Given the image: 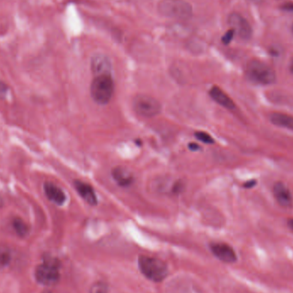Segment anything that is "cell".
Wrapping results in <instances>:
<instances>
[{"label":"cell","mask_w":293,"mask_h":293,"mask_svg":"<svg viewBox=\"0 0 293 293\" xmlns=\"http://www.w3.org/2000/svg\"><path fill=\"white\" fill-rule=\"evenodd\" d=\"M158 10L164 17L178 20L189 19L193 13L191 6L184 0H162Z\"/></svg>","instance_id":"5b68a950"},{"label":"cell","mask_w":293,"mask_h":293,"mask_svg":"<svg viewBox=\"0 0 293 293\" xmlns=\"http://www.w3.org/2000/svg\"><path fill=\"white\" fill-rule=\"evenodd\" d=\"M291 30H292V33H293V24H292V27H291Z\"/></svg>","instance_id":"f1b7e54d"},{"label":"cell","mask_w":293,"mask_h":293,"mask_svg":"<svg viewBox=\"0 0 293 293\" xmlns=\"http://www.w3.org/2000/svg\"><path fill=\"white\" fill-rule=\"evenodd\" d=\"M42 293H52V292H51V291H48V290H47V291H44V292Z\"/></svg>","instance_id":"83f0119b"},{"label":"cell","mask_w":293,"mask_h":293,"mask_svg":"<svg viewBox=\"0 0 293 293\" xmlns=\"http://www.w3.org/2000/svg\"><path fill=\"white\" fill-rule=\"evenodd\" d=\"M188 147L192 151H197L198 149H200V146L197 144V143H194V142H190Z\"/></svg>","instance_id":"7402d4cb"},{"label":"cell","mask_w":293,"mask_h":293,"mask_svg":"<svg viewBox=\"0 0 293 293\" xmlns=\"http://www.w3.org/2000/svg\"><path fill=\"white\" fill-rule=\"evenodd\" d=\"M288 226L290 227V230L293 232V219H290L288 221Z\"/></svg>","instance_id":"d4e9b609"},{"label":"cell","mask_w":293,"mask_h":293,"mask_svg":"<svg viewBox=\"0 0 293 293\" xmlns=\"http://www.w3.org/2000/svg\"><path fill=\"white\" fill-rule=\"evenodd\" d=\"M138 264L142 274L152 281H162L168 274L167 266L160 259L148 255H141Z\"/></svg>","instance_id":"7a4b0ae2"},{"label":"cell","mask_w":293,"mask_h":293,"mask_svg":"<svg viewBox=\"0 0 293 293\" xmlns=\"http://www.w3.org/2000/svg\"><path fill=\"white\" fill-rule=\"evenodd\" d=\"M209 95L216 103L221 105V107L227 108L228 110L235 109L236 105L227 93L221 89V87L214 86L209 90Z\"/></svg>","instance_id":"5bb4252c"},{"label":"cell","mask_w":293,"mask_h":293,"mask_svg":"<svg viewBox=\"0 0 293 293\" xmlns=\"http://www.w3.org/2000/svg\"><path fill=\"white\" fill-rule=\"evenodd\" d=\"M12 256V252L7 247L0 246V269H3L10 264Z\"/></svg>","instance_id":"e0dca14e"},{"label":"cell","mask_w":293,"mask_h":293,"mask_svg":"<svg viewBox=\"0 0 293 293\" xmlns=\"http://www.w3.org/2000/svg\"><path fill=\"white\" fill-rule=\"evenodd\" d=\"M7 88L8 87L6 86V83L0 80V96L4 95L7 93Z\"/></svg>","instance_id":"44dd1931"},{"label":"cell","mask_w":293,"mask_h":293,"mask_svg":"<svg viewBox=\"0 0 293 293\" xmlns=\"http://www.w3.org/2000/svg\"><path fill=\"white\" fill-rule=\"evenodd\" d=\"M290 71L291 74L293 75V58H291V60H290Z\"/></svg>","instance_id":"484cf974"},{"label":"cell","mask_w":293,"mask_h":293,"mask_svg":"<svg viewBox=\"0 0 293 293\" xmlns=\"http://www.w3.org/2000/svg\"><path fill=\"white\" fill-rule=\"evenodd\" d=\"M44 192L48 200L56 205L61 206L66 202V194L64 190L52 182H46L43 186Z\"/></svg>","instance_id":"30bf717a"},{"label":"cell","mask_w":293,"mask_h":293,"mask_svg":"<svg viewBox=\"0 0 293 293\" xmlns=\"http://www.w3.org/2000/svg\"><path fill=\"white\" fill-rule=\"evenodd\" d=\"M91 70L95 76L101 75H111L112 64L110 59L103 54H97L92 58Z\"/></svg>","instance_id":"8fae6325"},{"label":"cell","mask_w":293,"mask_h":293,"mask_svg":"<svg viewBox=\"0 0 293 293\" xmlns=\"http://www.w3.org/2000/svg\"><path fill=\"white\" fill-rule=\"evenodd\" d=\"M210 249L213 254L221 261L227 263H233L237 261L235 251L229 244L225 243H214L210 245Z\"/></svg>","instance_id":"ba28073f"},{"label":"cell","mask_w":293,"mask_h":293,"mask_svg":"<svg viewBox=\"0 0 293 293\" xmlns=\"http://www.w3.org/2000/svg\"><path fill=\"white\" fill-rule=\"evenodd\" d=\"M12 227L19 237H25L29 233V227L20 218H15L12 221Z\"/></svg>","instance_id":"2e32d148"},{"label":"cell","mask_w":293,"mask_h":293,"mask_svg":"<svg viewBox=\"0 0 293 293\" xmlns=\"http://www.w3.org/2000/svg\"><path fill=\"white\" fill-rule=\"evenodd\" d=\"M270 121L278 127L285 128L293 131V117L281 113L270 114Z\"/></svg>","instance_id":"9a60e30c"},{"label":"cell","mask_w":293,"mask_h":293,"mask_svg":"<svg viewBox=\"0 0 293 293\" xmlns=\"http://www.w3.org/2000/svg\"><path fill=\"white\" fill-rule=\"evenodd\" d=\"M284 8L285 10H288V11H291V12H293V5L288 4V5H285V6H284Z\"/></svg>","instance_id":"603a6c76"},{"label":"cell","mask_w":293,"mask_h":293,"mask_svg":"<svg viewBox=\"0 0 293 293\" xmlns=\"http://www.w3.org/2000/svg\"><path fill=\"white\" fill-rule=\"evenodd\" d=\"M74 186H75L76 191L78 192V194H80V197L87 204H89L91 206L97 205L98 199H97L95 192H94V189H93L92 186L89 185L88 183L80 181V180H76L74 182Z\"/></svg>","instance_id":"7c38bea8"},{"label":"cell","mask_w":293,"mask_h":293,"mask_svg":"<svg viewBox=\"0 0 293 293\" xmlns=\"http://www.w3.org/2000/svg\"><path fill=\"white\" fill-rule=\"evenodd\" d=\"M255 181H254V182H253V181H250V182H249V183H247L246 184H245V187H247V188H251V187L255 184Z\"/></svg>","instance_id":"cb8c5ba5"},{"label":"cell","mask_w":293,"mask_h":293,"mask_svg":"<svg viewBox=\"0 0 293 293\" xmlns=\"http://www.w3.org/2000/svg\"><path fill=\"white\" fill-rule=\"evenodd\" d=\"M194 137L198 141L204 142V143H207V144H212L215 142L214 138L209 134L204 132V131H197L194 133Z\"/></svg>","instance_id":"ac0fdd59"},{"label":"cell","mask_w":293,"mask_h":293,"mask_svg":"<svg viewBox=\"0 0 293 293\" xmlns=\"http://www.w3.org/2000/svg\"><path fill=\"white\" fill-rule=\"evenodd\" d=\"M246 76L250 81L261 85L273 84L276 81L275 71L264 62L250 60L246 66Z\"/></svg>","instance_id":"3957f363"},{"label":"cell","mask_w":293,"mask_h":293,"mask_svg":"<svg viewBox=\"0 0 293 293\" xmlns=\"http://www.w3.org/2000/svg\"><path fill=\"white\" fill-rule=\"evenodd\" d=\"M133 109L142 118H154L160 114L161 104L158 100L148 94H138L133 100Z\"/></svg>","instance_id":"8992f818"},{"label":"cell","mask_w":293,"mask_h":293,"mask_svg":"<svg viewBox=\"0 0 293 293\" xmlns=\"http://www.w3.org/2000/svg\"><path fill=\"white\" fill-rule=\"evenodd\" d=\"M228 24L234 30L235 34L243 39L250 40L252 36V29L249 22L238 13H232L228 18Z\"/></svg>","instance_id":"52a82bcc"},{"label":"cell","mask_w":293,"mask_h":293,"mask_svg":"<svg viewBox=\"0 0 293 293\" xmlns=\"http://www.w3.org/2000/svg\"><path fill=\"white\" fill-rule=\"evenodd\" d=\"M251 1H253V2H255V3H260V2H261L262 0H251Z\"/></svg>","instance_id":"4316f807"},{"label":"cell","mask_w":293,"mask_h":293,"mask_svg":"<svg viewBox=\"0 0 293 293\" xmlns=\"http://www.w3.org/2000/svg\"><path fill=\"white\" fill-rule=\"evenodd\" d=\"M234 35H235V32L233 29H229L225 35H224L223 37H222V42H223L225 45H227L229 44L231 41H232V39L234 37Z\"/></svg>","instance_id":"ffe728a7"},{"label":"cell","mask_w":293,"mask_h":293,"mask_svg":"<svg viewBox=\"0 0 293 293\" xmlns=\"http://www.w3.org/2000/svg\"><path fill=\"white\" fill-rule=\"evenodd\" d=\"M90 293H108V287L104 282H95L90 288Z\"/></svg>","instance_id":"d6986e66"},{"label":"cell","mask_w":293,"mask_h":293,"mask_svg":"<svg viewBox=\"0 0 293 293\" xmlns=\"http://www.w3.org/2000/svg\"><path fill=\"white\" fill-rule=\"evenodd\" d=\"M273 196L279 205L284 209L291 208L293 205L292 194L287 186L282 182H277L273 185Z\"/></svg>","instance_id":"9c48e42d"},{"label":"cell","mask_w":293,"mask_h":293,"mask_svg":"<svg viewBox=\"0 0 293 293\" xmlns=\"http://www.w3.org/2000/svg\"><path fill=\"white\" fill-rule=\"evenodd\" d=\"M112 177L121 187H129L133 183L135 177L132 171L125 166H116L112 171Z\"/></svg>","instance_id":"4fadbf2b"},{"label":"cell","mask_w":293,"mask_h":293,"mask_svg":"<svg viewBox=\"0 0 293 293\" xmlns=\"http://www.w3.org/2000/svg\"><path fill=\"white\" fill-rule=\"evenodd\" d=\"M115 85L112 75H101L93 78L90 93L93 101L100 105H107L114 97Z\"/></svg>","instance_id":"6da1fadb"},{"label":"cell","mask_w":293,"mask_h":293,"mask_svg":"<svg viewBox=\"0 0 293 293\" xmlns=\"http://www.w3.org/2000/svg\"><path fill=\"white\" fill-rule=\"evenodd\" d=\"M60 262L58 259L47 257L35 269V279L43 285H53L60 279Z\"/></svg>","instance_id":"277c9868"}]
</instances>
